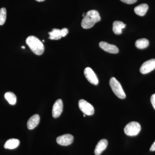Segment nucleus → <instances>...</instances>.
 <instances>
[{"instance_id":"6e6552de","label":"nucleus","mask_w":155,"mask_h":155,"mask_svg":"<svg viewBox=\"0 0 155 155\" xmlns=\"http://www.w3.org/2000/svg\"><path fill=\"white\" fill-rule=\"evenodd\" d=\"M73 140V136L70 134H65L57 137V142L60 145L67 146L72 144Z\"/></svg>"},{"instance_id":"9d476101","label":"nucleus","mask_w":155,"mask_h":155,"mask_svg":"<svg viewBox=\"0 0 155 155\" xmlns=\"http://www.w3.org/2000/svg\"><path fill=\"white\" fill-rule=\"evenodd\" d=\"M99 46L104 51L111 54H115L119 53V50L117 47L115 45L110 44L106 42H100Z\"/></svg>"},{"instance_id":"a211bd4d","label":"nucleus","mask_w":155,"mask_h":155,"mask_svg":"<svg viewBox=\"0 0 155 155\" xmlns=\"http://www.w3.org/2000/svg\"><path fill=\"white\" fill-rule=\"evenodd\" d=\"M50 35L49 38L51 40L60 39L62 37L61 34V30L58 28H54L51 31L48 32Z\"/></svg>"},{"instance_id":"1a4fd4ad","label":"nucleus","mask_w":155,"mask_h":155,"mask_svg":"<svg viewBox=\"0 0 155 155\" xmlns=\"http://www.w3.org/2000/svg\"><path fill=\"white\" fill-rule=\"evenodd\" d=\"M63 101L61 99H58L54 104L52 108V116L54 118H57L61 116L63 110Z\"/></svg>"},{"instance_id":"ddd939ff","label":"nucleus","mask_w":155,"mask_h":155,"mask_svg":"<svg viewBox=\"0 0 155 155\" xmlns=\"http://www.w3.org/2000/svg\"><path fill=\"white\" fill-rule=\"evenodd\" d=\"M126 24L120 21H115L113 23V30L115 34L120 35L122 33V30L125 28Z\"/></svg>"},{"instance_id":"dca6fc26","label":"nucleus","mask_w":155,"mask_h":155,"mask_svg":"<svg viewBox=\"0 0 155 155\" xmlns=\"http://www.w3.org/2000/svg\"><path fill=\"white\" fill-rule=\"evenodd\" d=\"M149 41L146 38H141L137 40L135 42V46L137 48L143 49L148 47Z\"/></svg>"},{"instance_id":"4468645a","label":"nucleus","mask_w":155,"mask_h":155,"mask_svg":"<svg viewBox=\"0 0 155 155\" xmlns=\"http://www.w3.org/2000/svg\"><path fill=\"white\" fill-rule=\"evenodd\" d=\"M148 5L146 4H142L137 6L134 9V11L137 15L139 16H144L148 10Z\"/></svg>"},{"instance_id":"f03ea898","label":"nucleus","mask_w":155,"mask_h":155,"mask_svg":"<svg viewBox=\"0 0 155 155\" xmlns=\"http://www.w3.org/2000/svg\"><path fill=\"white\" fill-rule=\"evenodd\" d=\"M26 43L35 54L41 55L44 52L45 48L44 45L36 37H28L26 38Z\"/></svg>"},{"instance_id":"f8f14e48","label":"nucleus","mask_w":155,"mask_h":155,"mask_svg":"<svg viewBox=\"0 0 155 155\" xmlns=\"http://www.w3.org/2000/svg\"><path fill=\"white\" fill-rule=\"evenodd\" d=\"M108 141L106 139L101 140L98 143L94 150L96 155H100L107 147Z\"/></svg>"},{"instance_id":"6ab92c4d","label":"nucleus","mask_w":155,"mask_h":155,"mask_svg":"<svg viewBox=\"0 0 155 155\" xmlns=\"http://www.w3.org/2000/svg\"><path fill=\"white\" fill-rule=\"evenodd\" d=\"M7 17V11L5 8H3L0 9V25L5 24Z\"/></svg>"},{"instance_id":"b1692460","label":"nucleus","mask_w":155,"mask_h":155,"mask_svg":"<svg viewBox=\"0 0 155 155\" xmlns=\"http://www.w3.org/2000/svg\"><path fill=\"white\" fill-rule=\"evenodd\" d=\"M36 1L38 2H43L45 1V0H36Z\"/></svg>"},{"instance_id":"393cba45","label":"nucleus","mask_w":155,"mask_h":155,"mask_svg":"<svg viewBox=\"0 0 155 155\" xmlns=\"http://www.w3.org/2000/svg\"><path fill=\"white\" fill-rule=\"evenodd\" d=\"M21 48H22V49H25V47L24 46H22L21 47Z\"/></svg>"},{"instance_id":"0eeeda50","label":"nucleus","mask_w":155,"mask_h":155,"mask_svg":"<svg viewBox=\"0 0 155 155\" xmlns=\"http://www.w3.org/2000/svg\"><path fill=\"white\" fill-rule=\"evenodd\" d=\"M84 75L89 82L92 84L95 85L98 84L99 81L97 77L91 68L90 67L85 68L84 70Z\"/></svg>"},{"instance_id":"412c9836","label":"nucleus","mask_w":155,"mask_h":155,"mask_svg":"<svg viewBox=\"0 0 155 155\" xmlns=\"http://www.w3.org/2000/svg\"><path fill=\"white\" fill-rule=\"evenodd\" d=\"M122 1V2L125 3V4H128V5H131V4H134L137 2V0H120Z\"/></svg>"},{"instance_id":"9b49d317","label":"nucleus","mask_w":155,"mask_h":155,"mask_svg":"<svg viewBox=\"0 0 155 155\" xmlns=\"http://www.w3.org/2000/svg\"><path fill=\"white\" fill-rule=\"evenodd\" d=\"M40 117L38 114H35L31 117L27 122V127L29 130H32L38 125Z\"/></svg>"},{"instance_id":"20e7f679","label":"nucleus","mask_w":155,"mask_h":155,"mask_svg":"<svg viewBox=\"0 0 155 155\" xmlns=\"http://www.w3.org/2000/svg\"><path fill=\"white\" fill-rule=\"evenodd\" d=\"M141 130V126L137 122H131L127 124L124 128L125 134L129 136H135Z\"/></svg>"},{"instance_id":"f257e3e1","label":"nucleus","mask_w":155,"mask_h":155,"mask_svg":"<svg viewBox=\"0 0 155 155\" xmlns=\"http://www.w3.org/2000/svg\"><path fill=\"white\" fill-rule=\"evenodd\" d=\"M101 19L99 13L96 10H91L86 13L81 21V25L84 29L92 28L97 22Z\"/></svg>"},{"instance_id":"f3484780","label":"nucleus","mask_w":155,"mask_h":155,"mask_svg":"<svg viewBox=\"0 0 155 155\" xmlns=\"http://www.w3.org/2000/svg\"><path fill=\"white\" fill-rule=\"evenodd\" d=\"M5 97L10 104L14 105L17 103V97L14 93L8 92L5 94Z\"/></svg>"},{"instance_id":"4be33fe9","label":"nucleus","mask_w":155,"mask_h":155,"mask_svg":"<svg viewBox=\"0 0 155 155\" xmlns=\"http://www.w3.org/2000/svg\"><path fill=\"white\" fill-rule=\"evenodd\" d=\"M150 100L152 105L154 109L155 110V94L152 95Z\"/></svg>"},{"instance_id":"a878e982","label":"nucleus","mask_w":155,"mask_h":155,"mask_svg":"<svg viewBox=\"0 0 155 155\" xmlns=\"http://www.w3.org/2000/svg\"><path fill=\"white\" fill-rule=\"evenodd\" d=\"M83 116H84V117H85V114H84Z\"/></svg>"},{"instance_id":"aec40b11","label":"nucleus","mask_w":155,"mask_h":155,"mask_svg":"<svg viewBox=\"0 0 155 155\" xmlns=\"http://www.w3.org/2000/svg\"><path fill=\"white\" fill-rule=\"evenodd\" d=\"M68 32H69V30H68V28H62L61 30V36L62 37L66 36Z\"/></svg>"},{"instance_id":"2eb2a0df","label":"nucleus","mask_w":155,"mask_h":155,"mask_svg":"<svg viewBox=\"0 0 155 155\" xmlns=\"http://www.w3.org/2000/svg\"><path fill=\"white\" fill-rule=\"evenodd\" d=\"M20 143V141L17 139H11L7 140L4 145V147L7 149H14L17 147Z\"/></svg>"},{"instance_id":"5701e85b","label":"nucleus","mask_w":155,"mask_h":155,"mask_svg":"<svg viewBox=\"0 0 155 155\" xmlns=\"http://www.w3.org/2000/svg\"><path fill=\"white\" fill-rule=\"evenodd\" d=\"M150 151H155V141L153 143V144L152 145L151 147L150 148Z\"/></svg>"},{"instance_id":"7ed1b4c3","label":"nucleus","mask_w":155,"mask_h":155,"mask_svg":"<svg viewBox=\"0 0 155 155\" xmlns=\"http://www.w3.org/2000/svg\"><path fill=\"white\" fill-rule=\"evenodd\" d=\"M110 85L115 95L121 99L126 97V94L122 88L120 82L115 77L111 78L110 80Z\"/></svg>"},{"instance_id":"423d86ee","label":"nucleus","mask_w":155,"mask_h":155,"mask_svg":"<svg viewBox=\"0 0 155 155\" xmlns=\"http://www.w3.org/2000/svg\"><path fill=\"white\" fill-rule=\"evenodd\" d=\"M155 69V59H152L145 62L141 65L140 71L142 74H146Z\"/></svg>"},{"instance_id":"39448f33","label":"nucleus","mask_w":155,"mask_h":155,"mask_svg":"<svg viewBox=\"0 0 155 155\" xmlns=\"http://www.w3.org/2000/svg\"><path fill=\"white\" fill-rule=\"evenodd\" d=\"M78 106L81 110L87 116H91L94 113L93 106L85 100L81 99L78 102Z\"/></svg>"}]
</instances>
